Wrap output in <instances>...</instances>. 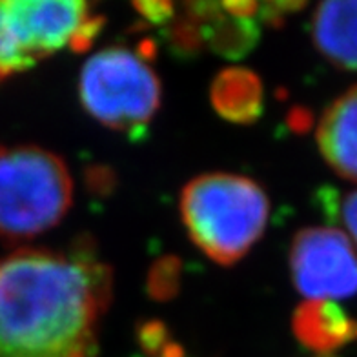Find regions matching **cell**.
Here are the masks:
<instances>
[{
    "instance_id": "cell-17",
    "label": "cell",
    "mask_w": 357,
    "mask_h": 357,
    "mask_svg": "<svg viewBox=\"0 0 357 357\" xmlns=\"http://www.w3.org/2000/svg\"><path fill=\"white\" fill-rule=\"evenodd\" d=\"M321 357H332V356H321Z\"/></svg>"
},
{
    "instance_id": "cell-6",
    "label": "cell",
    "mask_w": 357,
    "mask_h": 357,
    "mask_svg": "<svg viewBox=\"0 0 357 357\" xmlns=\"http://www.w3.org/2000/svg\"><path fill=\"white\" fill-rule=\"evenodd\" d=\"M257 2H186L175 6L168 26L169 44L178 53L212 47L230 59L243 56L259 38Z\"/></svg>"
},
{
    "instance_id": "cell-12",
    "label": "cell",
    "mask_w": 357,
    "mask_h": 357,
    "mask_svg": "<svg viewBox=\"0 0 357 357\" xmlns=\"http://www.w3.org/2000/svg\"><path fill=\"white\" fill-rule=\"evenodd\" d=\"M178 264L177 259L166 257L151 268L150 278H148V288L150 294L157 299H168L177 291L178 288Z\"/></svg>"
},
{
    "instance_id": "cell-2",
    "label": "cell",
    "mask_w": 357,
    "mask_h": 357,
    "mask_svg": "<svg viewBox=\"0 0 357 357\" xmlns=\"http://www.w3.org/2000/svg\"><path fill=\"white\" fill-rule=\"evenodd\" d=\"M268 212L263 188L241 175H201L181 195L190 239L219 264H234L248 254L266 228Z\"/></svg>"
},
{
    "instance_id": "cell-1",
    "label": "cell",
    "mask_w": 357,
    "mask_h": 357,
    "mask_svg": "<svg viewBox=\"0 0 357 357\" xmlns=\"http://www.w3.org/2000/svg\"><path fill=\"white\" fill-rule=\"evenodd\" d=\"M112 297L89 246L20 250L0 261V357H95Z\"/></svg>"
},
{
    "instance_id": "cell-8",
    "label": "cell",
    "mask_w": 357,
    "mask_h": 357,
    "mask_svg": "<svg viewBox=\"0 0 357 357\" xmlns=\"http://www.w3.org/2000/svg\"><path fill=\"white\" fill-rule=\"evenodd\" d=\"M324 160L348 181H357V86L330 104L317 128Z\"/></svg>"
},
{
    "instance_id": "cell-15",
    "label": "cell",
    "mask_w": 357,
    "mask_h": 357,
    "mask_svg": "<svg viewBox=\"0 0 357 357\" xmlns=\"http://www.w3.org/2000/svg\"><path fill=\"white\" fill-rule=\"evenodd\" d=\"M133 8L151 24H168L175 13L172 2H137Z\"/></svg>"
},
{
    "instance_id": "cell-13",
    "label": "cell",
    "mask_w": 357,
    "mask_h": 357,
    "mask_svg": "<svg viewBox=\"0 0 357 357\" xmlns=\"http://www.w3.org/2000/svg\"><path fill=\"white\" fill-rule=\"evenodd\" d=\"M139 337L146 352L157 354L159 357H178L177 347L169 343L165 326L160 323L144 324L139 332Z\"/></svg>"
},
{
    "instance_id": "cell-3",
    "label": "cell",
    "mask_w": 357,
    "mask_h": 357,
    "mask_svg": "<svg viewBox=\"0 0 357 357\" xmlns=\"http://www.w3.org/2000/svg\"><path fill=\"white\" fill-rule=\"evenodd\" d=\"M73 183L61 157L37 146H0V235L26 239L64 219Z\"/></svg>"
},
{
    "instance_id": "cell-11",
    "label": "cell",
    "mask_w": 357,
    "mask_h": 357,
    "mask_svg": "<svg viewBox=\"0 0 357 357\" xmlns=\"http://www.w3.org/2000/svg\"><path fill=\"white\" fill-rule=\"evenodd\" d=\"M210 95L219 115L234 123H254L263 112V84L255 73L243 68L221 71Z\"/></svg>"
},
{
    "instance_id": "cell-16",
    "label": "cell",
    "mask_w": 357,
    "mask_h": 357,
    "mask_svg": "<svg viewBox=\"0 0 357 357\" xmlns=\"http://www.w3.org/2000/svg\"><path fill=\"white\" fill-rule=\"evenodd\" d=\"M337 213L341 217L347 230L352 234L354 241L357 243V192L348 193L343 201L339 202Z\"/></svg>"
},
{
    "instance_id": "cell-5",
    "label": "cell",
    "mask_w": 357,
    "mask_h": 357,
    "mask_svg": "<svg viewBox=\"0 0 357 357\" xmlns=\"http://www.w3.org/2000/svg\"><path fill=\"white\" fill-rule=\"evenodd\" d=\"M79 95L91 117L115 132L135 137L159 109L160 80L148 62V53L112 46L86 62Z\"/></svg>"
},
{
    "instance_id": "cell-7",
    "label": "cell",
    "mask_w": 357,
    "mask_h": 357,
    "mask_svg": "<svg viewBox=\"0 0 357 357\" xmlns=\"http://www.w3.org/2000/svg\"><path fill=\"white\" fill-rule=\"evenodd\" d=\"M296 288L308 301L347 299L357 294V254L343 231L305 228L290 250Z\"/></svg>"
},
{
    "instance_id": "cell-14",
    "label": "cell",
    "mask_w": 357,
    "mask_h": 357,
    "mask_svg": "<svg viewBox=\"0 0 357 357\" xmlns=\"http://www.w3.org/2000/svg\"><path fill=\"white\" fill-rule=\"evenodd\" d=\"M301 8H305L303 2H266V4H259V17L268 24L279 26L288 15Z\"/></svg>"
},
{
    "instance_id": "cell-4",
    "label": "cell",
    "mask_w": 357,
    "mask_h": 357,
    "mask_svg": "<svg viewBox=\"0 0 357 357\" xmlns=\"http://www.w3.org/2000/svg\"><path fill=\"white\" fill-rule=\"evenodd\" d=\"M102 22L80 0H0V80L64 47L84 52Z\"/></svg>"
},
{
    "instance_id": "cell-9",
    "label": "cell",
    "mask_w": 357,
    "mask_h": 357,
    "mask_svg": "<svg viewBox=\"0 0 357 357\" xmlns=\"http://www.w3.org/2000/svg\"><path fill=\"white\" fill-rule=\"evenodd\" d=\"M312 38L328 61L357 70V0L321 4L312 17Z\"/></svg>"
},
{
    "instance_id": "cell-10",
    "label": "cell",
    "mask_w": 357,
    "mask_h": 357,
    "mask_svg": "<svg viewBox=\"0 0 357 357\" xmlns=\"http://www.w3.org/2000/svg\"><path fill=\"white\" fill-rule=\"evenodd\" d=\"M291 328L299 343L321 354L344 347L356 332L350 315L334 301L323 299L303 303L294 314Z\"/></svg>"
}]
</instances>
